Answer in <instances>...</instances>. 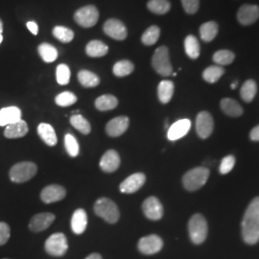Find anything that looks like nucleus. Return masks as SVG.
I'll use <instances>...</instances> for the list:
<instances>
[{"mask_svg": "<svg viewBox=\"0 0 259 259\" xmlns=\"http://www.w3.org/2000/svg\"><path fill=\"white\" fill-rule=\"evenodd\" d=\"M242 237L247 244L253 245L259 241V197L249 204L242 221Z\"/></svg>", "mask_w": 259, "mask_h": 259, "instance_id": "1", "label": "nucleus"}, {"mask_svg": "<svg viewBox=\"0 0 259 259\" xmlns=\"http://www.w3.org/2000/svg\"><path fill=\"white\" fill-rule=\"evenodd\" d=\"M209 177V170L204 167H196L186 172L183 178V185L188 191H196L203 187Z\"/></svg>", "mask_w": 259, "mask_h": 259, "instance_id": "2", "label": "nucleus"}, {"mask_svg": "<svg viewBox=\"0 0 259 259\" xmlns=\"http://www.w3.org/2000/svg\"><path fill=\"white\" fill-rule=\"evenodd\" d=\"M94 212L110 224L117 222L120 216L116 204L108 198H100L96 201L94 204Z\"/></svg>", "mask_w": 259, "mask_h": 259, "instance_id": "3", "label": "nucleus"}, {"mask_svg": "<svg viewBox=\"0 0 259 259\" xmlns=\"http://www.w3.org/2000/svg\"><path fill=\"white\" fill-rule=\"evenodd\" d=\"M207 223L202 214H194L188 223L190 239L194 244H202L207 236Z\"/></svg>", "mask_w": 259, "mask_h": 259, "instance_id": "4", "label": "nucleus"}, {"mask_svg": "<svg viewBox=\"0 0 259 259\" xmlns=\"http://www.w3.org/2000/svg\"><path fill=\"white\" fill-rule=\"evenodd\" d=\"M37 167L34 162L23 161L15 164L10 170V179L12 182L21 184L30 181L37 174Z\"/></svg>", "mask_w": 259, "mask_h": 259, "instance_id": "5", "label": "nucleus"}, {"mask_svg": "<svg viewBox=\"0 0 259 259\" xmlns=\"http://www.w3.org/2000/svg\"><path fill=\"white\" fill-rule=\"evenodd\" d=\"M152 65L155 71L161 76H170L173 73V67L170 62L169 50L166 47H160L155 51L152 58Z\"/></svg>", "mask_w": 259, "mask_h": 259, "instance_id": "6", "label": "nucleus"}, {"mask_svg": "<svg viewBox=\"0 0 259 259\" xmlns=\"http://www.w3.org/2000/svg\"><path fill=\"white\" fill-rule=\"evenodd\" d=\"M98 19L99 11L93 5L84 6L75 12V21L83 28L93 27L97 23Z\"/></svg>", "mask_w": 259, "mask_h": 259, "instance_id": "7", "label": "nucleus"}, {"mask_svg": "<svg viewBox=\"0 0 259 259\" xmlns=\"http://www.w3.org/2000/svg\"><path fill=\"white\" fill-rule=\"evenodd\" d=\"M68 249L67 239L64 233H54L47 238L46 250L47 253L53 256H63Z\"/></svg>", "mask_w": 259, "mask_h": 259, "instance_id": "8", "label": "nucleus"}, {"mask_svg": "<svg viewBox=\"0 0 259 259\" xmlns=\"http://www.w3.org/2000/svg\"><path fill=\"white\" fill-rule=\"evenodd\" d=\"M103 30L107 36L116 40H124L128 36L127 27L119 19H108L103 26Z\"/></svg>", "mask_w": 259, "mask_h": 259, "instance_id": "9", "label": "nucleus"}, {"mask_svg": "<svg viewBox=\"0 0 259 259\" xmlns=\"http://www.w3.org/2000/svg\"><path fill=\"white\" fill-rule=\"evenodd\" d=\"M214 129L212 116L207 111H201L196 117V132L201 139H207Z\"/></svg>", "mask_w": 259, "mask_h": 259, "instance_id": "10", "label": "nucleus"}, {"mask_svg": "<svg viewBox=\"0 0 259 259\" xmlns=\"http://www.w3.org/2000/svg\"><path fill=\"white\" fill-rule=\"evenodd\" d=\"M163 242L162 239L156 234H151L148 236L142 237L139 242V250L143 254H155L162 249Z\"/></svg>", "mask_w": 259, "mask_h": 259, "instance_id": "11", "label": "nucleus"}, {"mask_svg": "<svg viewBox=\"0 0 259 259\" xmlns=\"http://www.w3.org/2000/svg\"><path fill=\"white\" fill-rule=\"evenodd\" d=\"M142 210L145 216L153 221H157L163 216V206L156 197H149L142 204Z\"/></svg>", "mask_w": 259, "mask_h": 259, "instance_id": "12", "label": "nucleus"}, {"mask_svg": "<svg viewBox=\"0 0 259 259\" xmlns=\"http://www.w3.org/2000/svg\"><path fill=\"white\" fill-rule=\"evenodd\" d=\"M146 182V177L143 173H136L124 180L119 185V190L125 194H132L139 190Z\"/></svg>", "mask_w": 259, "mask_h": 259, "instance_id": "13", "label": "nucleus"}, {"mask_svg": "<svg viewBox=\"0 0 259 259\" xmlns=\"http://www.w3.org/2000/svg\"><path fill=\"white\" fill-rule=\"evenodd\" d=\"M66 195L65 188L61 185H47L40 193V199L46 204H52L63 200Z\"/></svg>", "mask_w": 259, "mask_h": 259, "instance_id": "14", "label": "nucleus"}, {"mask_svg": "<svg viewBox=\"0 0 259 259\" xmlns=\"http://www.w3.org/2000/svg\"><path fill=\"white\" fill-rule=\"evenodd\" d=\"M259 19V6L245 4L237 12V19L242 25L253 24Z\"/></svg>", "mask_w": 259, "mask_h": 259, "instance_id": "15", "label": "nucleus"}, {"mask_svg": "<svg viewBox=\"0 0 259 259\" xmlns=\"http://www.w3.org/2000/svg\"><path fill=\"white\" fill-rule=\"evenodd\" d=\"M54 220L55 215L53 213H38L32 217L29 224V229L34 232H42L49 228Z\"/></svg>", "mask_w": 259, "mask_h": 259, "instance_id": "16", "label": "nucleus"}, {"mask_svg": "<svg viewBox=\"0 0 259 259\" xmlns=\"http://www.w3.org/2000/svg\"><path fill=\"white\" fill-rule=\"evenodd\" d=\"M129 118L127 116H117L108 122L106 132L111 138H117L129 128Z\"/></svg>", "mask_w": 259, "mask_h": 259, "instance_id": "17", "label": "nucleus"}, {"mask_svg": "<svg viewBox=\"0 0 259 259\" xmlns=\"http://www.w3.org/2000/svg\"><path fill=\"white\" fill-rule=\"evenodd\" d=\"M120 166V157L114 150L107 151L100 160V167L106 173H112Z\"/></svg>", "mask_w": 259, "mask_h": 259, "instance_id": "18", "label": "nucleus"}, {"mask_svg": "<svg viewBox=\"0 0 259 259\" xmlns=\"http://www.w3.org/2000/svg\"><path fill=\"white\" fill-rule=\"evenodd\" d=\"M190 128H191V121L189 119L178 120L174 124H172L171 127L168 130L167 138L171 141L182 139L187 135Z\"/></svg>", "mask_w": 259, "mask_h": 259, "instance_id": "19", "label": "nucleus"}, {"mask_svg": "<svg viewBox=\"0 0 259 259\" xmlns=\"http://www.w3.org/2000/svg\"><path fill=\"white\" fill-rule=\"evenodd\" d=\"M28 131L29 128L27 123L21 119L6 126V129L4 131V137L10 139L23 138L27 135Z\"/></svg>", "mask_w": 259, "mask_h": 259, "instance_id": "20", "label": "nucleus"}, {"mask_svg": "<svg viewBox=\"0 0 259 259\" xmlns=\"http://www.w3.org/2000/svg\"><path fill=\"white\" fill-rule=\"evenodd\" d=\"M21 120V111L18 107H7L0 110V126H8Z\"/></svg>", "mask_w": 259, "mask_h": 259, "instance_id": "21", "label": "nucleus"}, {"mask_svg": "<svg viewBox=\"0 0 259 259\" xmlns=\"http://www.w3.org/2000/svg\"><path fill=\"white\" fill-rule=\"evenodd\" d=\"M88 226V216L83 208L75 210L71 218V229L75 234H82Z\"/></svg>", "mask_w": 259, "mask_h": 259, "instance_id": "22", "label": "nucleus"}, {"mask_svg": "<svg viewBox=\"0 0 259 259\" xmlns=\"http://www.w3.org/2000/svg\"><path fill=\"white\" fill-rule=\"evenodd\" d=\"M37 134L39 138L42 139L47 145L49 146H55L57 144V136H56L55 130L47 123H40L37 127Z\"/></svg>", "mask_w": 259, "mask_h": 259, "instance_id": "23", "label": "nucleus"}, {"mask_svg": "<svg viewBox=\"0 0 259 259\" xmlns=\"http://www.w3.org/2000/svg\"><path fill=\"white\" fill-rule=\"evenodd\" d=\"M174 89H175V85L172 81H169V80L161 81L157 88V96L159 101L162 104L170 102L174 94Z\"/></svg>", "mask_w": 259, "mask_h": 259, "instance_id": "24", "label": "nucleus"}, {"mask_svg": "<svg viewBox=\"0 0 259 259\" xmlns=\"http://www.w3.org/2000/svg\"><path fill=\"white\" fill-rule=\"evenodd\" d=\"M222 111L229 116L239 117L243 114V109L240 104L232 98H224L220 103Z\"/></svg>", "mask_w": 259, "mask_h": 259, "instance_id": "25", "label": "nucleus"}, {"mask_svg": "<svg viewBox=\"0 0 259 259\" xmlns=\"http://www.w3.org/2000/svg\"><path fill=\"white\" fill-rule=\"evenodd\" d=\"M109 52V47L106 46L101 40L94 39L90 41L85 47L87 55L93 58H99L107 55Z\"/></svg>", "mask_w": 259, "mask_h": 259, "instance_id": "26", "label": "nucleus"}, {"mask_svg": "<svg viewBox=\"0 0 259 259\" xmlns=\"http://www.w3.org/2000/svg\"><path fill=\"white\" fill-rule=\"evenodd\" d=\"M118 100L115 96L111 94H105L98 97L95 101V107L101 111H111L117 107Z\"/></svg>", "mask_w": 259, "mask_h": 259, "instance_id": "27", "label": "nucleus"}, {"mask_svg": "<svg viewBox=\"0 0 259 259\" xmlns=\"http://www.w3.org/2000/svg\"><path fill=\"white\" fill-rule=\"evenodd\" d=\"M185 49L186 55L188 56L190 59L192 60L198 59L201 52V47L197 37L193 35H189L185 37Z\"/></svg>", "mask_w": 259, "mask_h": 259, "instance_id": "28", "label": "nucleus"}, {"mask_svg": "<svg viewBox=\"0 0 259 259\" xmlns=\"http://www.w3.org/2000/svg\"><path fill=\"white\" fill-rule=\"evenodd\" d=\"M218 30H219L218 24L215 21L205 22L200 27L201 38L205 42H209L216 37L218 34Z\"/></svg>", "mask_w": 259, "mask_h": 259, "instance_id": "29", "label": "nucleus"}, {"mask_svg": "<svg viewBox=\"0 0 259 259\" xmlns=\"http://www.w3.org/2000/svg\"><path fill=\"white\" fill-rule=\"evenodd\" d=\"M78 80L84 88H95L100 83V78L90 70H81L78 73Z\"/></svg>", "mask_w": 259, "mask_h": 259, "instance_id": "30", "label": "nucleus"}, {"mask_svg": "<svg viewBox=\"0 0 259 259\" xmlns=\"http://www.w3.org/2000/svg\"><path fill=\"white\" fill-rule=\"evenodd\" d=\"M37 52L40 56V58L46 63H53L59 55L56 47H53L52 45H49V44L39 45L37 47Z\"/></svg>", "mask_w": 259, "mask_h": 259, "instance_id": "31", "label": "nucleus"}, {"mask_svg": "<svg viewBox=\"0 0 259 259\" xmlns=\"http://www.w3.org/2000/svg\"><path fill=\"white\" fill-rule=\"evenodd\" d=\"M225 73V69L220 65H211L205 68L203 72L204 81L209 83H216Z\"/></svg>", "mask_w": 259, "mask_h": 259, "instance_id": "32", "label": "nucleus"}, {"mask_svg": "<svg viewBox=\"0 0 259 259\" xmlns=\"http://www.w3.org/2000/svg\"><path fill=\"white\" fill-rule=\"evenodd\" d=\"M257 92V85L253 80H248L241 87V98L245 102L250 103L253 100Z\"/></svg>", "mask_w": 259, "mask_h": 259, "instance_id": "33", "label": "nucleus"}, {"mask_svg": "<svg viewBox=\"0 0 259 259\" xmlns=\"http://www.w3.org/2000/svg\"><path fill=\"white\" fill-rule=\"evenodd\" d=\"M147 8L156 15H165L171 9V3L168 0H150Z\"/></svg>", "mask_w": 259, "mask_h": 259, "instance_id": "34", "label": "nucleus"}, {"mask_svg": "<svg viewBox=\"0 0 259 259\" xmlns=\"http://www.w3.org/2000/svg\"><path fill=\"white\" fill-rule=\"evenodd\" d=\"M160 36V29L157 25H152L143 33L141 37V41L144 46H153L157 42Z\"/></svg>", "mask_w": 259, "mask_h": 259, "instance_id": "35", "label": "nucleus"}, {"mask_svg": "<svg viewBox=\"0 0 259 259\" xmlns=\"http://www.w3.org/2000/svg\"><path fill=\"white\" fill-rule=\"evenodd\" d=\"M135 69V65L128 60H122L113 65L112 71L116 77H125L131 74Z\"/></svg>", "mask_w": 259, "mask_h": 259, "instance_id": "36", "label": "nucleus"}, {"mask_svg": "<svg viewBox=\"0 0 259 259\" xmlns=\"http://www.w3.org/2000/svg\"><path fill=\"white\" fill-rule=\"evenodd\" d=\"M235 59V55L232 51L227 50V49H223L219 50L217 52L214 53L213 55V61L217 65H229L233 63Z\"/></svg>", "mask_w": 259, "mask_h": 259, "instance_id": "37", "label": "nucleus"}, {"mask_svg": "<svg viewBox=\"0 0 259 259\" xmlns=\"http://www.w3.org/2000/svg\"><path fill=\"white\" fill-rule=\"evenodd\" d=\"M70 123L74 127L75 129L78 130L83 135H89L92 131V127L90 122L87 120L83 115L81 114H74L70 118Z\"/></svg>", "mask_w": 259, "mask_h": 259, "instance_id": "38", "label": "nucleus"}, {"mask_svg": "<svg viewBox=\"0 0 259 259\" xmlns=\"http://www.w3.org/2000/svg\"><path fill=\"white\" fill-rule=\"evenodd\" d=\"M53 36L61 42L67 44L74 38V32L65 26H56L53 29Z\"/></svg>", "mask_w": 259, "mask_h": 259, "instance_id": "39", "label": "nucleus"}, {"mask_svg": "<svg viewBox=\"0 0 259 259\" xmlns=\"http://www.w3.org/2000/svg\"><path fill=\"white\" fill-rule=\"evenodd\" d=\"M56 79L58 83H60L61 85H65L69 83L70 80V69L68 67V65L65 64H61V65L57 66L56 69Z\"/></svg>", "mask_w": 259, "mask_h": 259, "instance_id": "40", "label": "nucleus"}, {"mask_svg": "<svg viewBox=\"0 0 259 259\" xmlns=\"http://www.w3.org/2000/svg\"><path fill=\"white\" fill-rule=\"evenodd\" d=\"M55 102L60 107H69L77 102V96L70 92H64L56 96Z\"/></svg>", "mask_w": 259, "mask_h": 259, "instance_id": "41", "label": "nucleus"}, {"mask_svg": "<svg viewBox=\"0 0 259 259\" xmlns=\"http://www.w3.org/2000/svg\"><path fill=\"white\" fill-rule=\"evenodd\" d=\"M65 149L70 157H75L79 155V144L71 134H67L65 137Z\"/></svg>", "mask_w": 259, "mask_h": 259, "instance_id": "42", "label": "nucleus"}, {"mask_svg": "<svg viewBox=\"0 0 259 259\" xmlns=\"http://www.w3.org/2000/svg\"><path fill=\"white\" fill-rule=\"evenodd\" d=\"M235 164V157L233 156H227L224 157L220 164L219 171L221 174H228L232 170Z\"/></svg>", "mask_w": 259, "mask_h": 259, "instance_id": "43", "label": "nucleus"}, {"mask_svg": "<svg viewBox=\"0 0 259 259\" xmlns=\"http://www.w3.org/2000/svg\"><path fill=\"white\" fill-rule=\"evenodd\" d=\"M183 7L188 15H194L200 7V0H182Z\"/></svg>", "mask_w": 259, "mask_h": 259, "instance_id": "44", "label": "nucleus"}, {"mask_svg": "<svg viewBox=\"0 0 259 259\" xmlns=\"http://www.w3.org/2000/svg\"><path fill=\"white\" fill-rule=\"evenodd\" d=\"M11 230L8 224L0 222V246L5 245L9 240Z\"/></svg>", "mask_w": 259, "mask_h": 259, "instance_id": "45", "label": "nucleus"}, {"mask_svg": "<svg viewBox=\"0 0 259 259\" xmlns=\"http://www.w3.org/2000/svg\"><path fill=\"white\" fill-rule=\"evenodd\" d=\"M26 26H27L28 30L33 34V35H37L38 33V26H37V23L35 21H28L26 23Z\"/></svg>", "mask_w": 259, "mask_h": 259, "instance_id": "46", "label": "nucleus"}, {"mask_svg": "<svg viewBox=\"0 0 259 259\" xmlns=\"http://www.w3.org/2000/svg\"><path fill=\"white\" fill-rule=\"evenodd\" d=\"M250 138L253 141H259V125L250 131Z\"/></svg>", "mask_w": 259, "mask_h": 259, "instance_id": "47", "label": "nucleus"}, {"mask_svg": "<svg viewBox=\"0 0 259 259\" xmlns=\"http://www.w3.org/2000/svg\"><path fill=\"white\" fill-rule=\"evenodd\" d=\"M85 259H103L102 256L99 253H92Z\"/></svg>", "mask_w": 259, "mask_h": 259, "instance_id": "48", "label": "nucleus"}, {"mask_svg": "<svg viewBox=\"0 0 259 259\" xmlns=\"http://www.w3.org/2000/svg\"><path fill=\"white\" fill-rule=\"evenodd\" d=\"M2 32H3V22L0 19V34H2Z\"/></svg>", "mask_w": 259, "mask_h": 259, "instance_id": "49", "label": "nucleus"}, {"mask_svg": "<svg viewBox=\"0 0 259 259\" xmlns=\"http://www.w3.org/2000/svg\"><path fill=\"white\" fill-rule=\"evenodd\" d=\"M237 81L236 82H233V83H232V90H234L236 87H237Z\"/></svg>", "mask_w": 259, "mask_h": 259, "instance_id": "50", "label": "nucleus"}, {"mask_svg": "<svg viewBox=\"0 0 259 259\" xmlns=\"http://www.w3.org/2000/svg\"><path fill=\"white\" fill-rule=\"evenodd\" d=\"M2 40H3V37H2V34H0V44L2 42Z\"/></svg>", "mask_w": 259, "mask_h": 259, "instance_id": "51", "label": "nucleus"}, {"mask_svg": "<svg viewBox=\"0 0 259 259\" xmlns=\"http://www.w3.org/2000/svg\"><path fill=\"white\" fill-rule=\"evenodd\" d=\"M4 259H7V258H4Z\"/></svg>", "mask_w": 259, "mask_h": 259, "instance_id": "52", "label": "nucleus"}]
</instances>
